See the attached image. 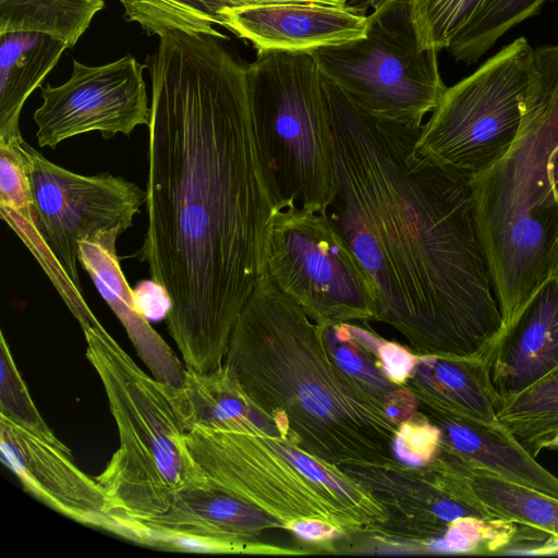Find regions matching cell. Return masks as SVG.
<instances>
[{
	"mask_svg": "<svg viewBox=\"0 0 558 558\" xmlns=\"http://www.w3.org/2000/svg\"><path fill=\"white\" fill-rule=\"evenodd\" d=\"M150 58L147 230L138 258L168 293L184 367L219 369L266 274L282 210L252 114L246 64L211 34L170 31Z\"/></svg>",
	"mask_w": 558,
	"mask_h": 558,
	"instance_id": "cell-1",
	"label": "cell"
},
{
	"mask_svg": "<svg viewBox=\"0 0 558 558\" xmlns=\"http://www.w3.org/2000/svg\"><path fill=\"white\" fill-rule=\"evenodd\" d=\"M323 81L338 175L327 214L375 284L376 320L423 356L489 361L502 317L471 175L418 162L422 128L378 119Z\"/></svg>",
	"mask_w": 558,
	"mask_h": 558,
	"instance_id": "cell-2",
	"label": "cell"
},
{
	"mask_svg": "<svg viewBox=\"0 0 558 558\" xmlns=\"http://www.w3.org/2000/svg\"><path fill=\"white\" fill-rule=\"evenodd\" d=\"M223 365L288 445L332 468H389L400 424L383 393L337 363L324 326L265 274L232 330Z\"/></svg>",
	"mask_w": 558,
	"mask_h": 558,
	"instance_id": "cell-3",
	"label": "cell"
},
{
	"mask_svg": "<svg viewBox=\"0 0 558 558\" xmlns=\"http://www.w3.org/2000/svg\"><path fill=\"white\" fill-rule=\"evenodd\" d=\"M558 45L533 50L518 136L507 154L471 175L473 211L495 295L509 325L558 274Z\"/></svg>",
	"mask_w": 558,
	"mask_h": 558,
	"instance_id": "cell-4",
	"label": "cell"
},
{
	"mask_svg": "<svg viewBox=\"0 0 558 558\" xmlns=\"http://www.w3.org/2000/svg\"><path fill=\"white\" fill-rule=\"evenodd\" d=\"M83 332L119 436V448L95 478L113 514H162L180 490L207 481L185 441L177 386L146 374L99 322Z\"/></svg>",
	"mask_w": 558,
	"mask_h": 558,
	"instance_id": "cell-5",
	"label": "cell"
},
{
	"mask_svg": "<svg viewBox=\"0 0 558 558\" xmlns=\"http://www.w3.org/2000/svg\"><path fill=\"white\" fill-rule=\"evenodd\" d=\"M255 132L282 208L328 213L338 190L319 69L308 52L268 51L246 64Z\"/></svg>",
	"mask_w": 558,
	"mask_h": 558,
	"instance_id": "cell-6",
	"label": "cell"
},
{
	"mask_svg": "<svg viewBox=\"0 0 558 558\" xmlns=\"http://www.w3.org/2000/svg\"><path fill=\"white\" fill-rule=\"evenodd\" d=\"M324 78L369 114L418 130L447 86L438 51L418 48L410 0H383L365 36L311 52Z\"/></svg>",
	"mask_w": 558,
	"mask_h": 558,
	"instance_id": "cell-7",
	"label": "cell"
},
{
	"mask_svg": "<svg viewBox=\"0 0 558 558\" xmlns=\"http://www.w3.org/2000/svg\"><path fill=\"white\" fill-rule=\"evenodd\" d=\"M187 448L213 485L262 510L281 527L317 519L342 532H360L388 521L383 506L348 498L302 472L264 432H186Z\"/></svg>",
	"mask_w": 558,
	"mask_h": 558,
	"instance_id": "cell-8",
	"label": "cell"
},
{
	"mask_svg": "<svg viewBox=\"0 0 558 558\" xmlns=\"http://www.w3.org/2000/svg\"><path fill=\"white\" fill-rule=\"evenodd\" d=\"M533 50L519 37L447 87L422 125L411 156L469 175L504 157L520 131Z\"/></svg>",
	"mask_w": 558,
	"mask_h": 558,
	"instance_id": "cell-9",
	"label": "cell"
},
{
	"mask_svg": "<svg viewBox=\"0 0 558 558\" xmlns=\"http://www.w3.org/2000/svg\"><path fill=\"white\" fill-rule=\"evenodd\" d=\"M266 274L319 326L376 320V288L327 213L299 206L272 223Z\"/></svg>",
	"mask_w": 558,
	"mask_h": 558,
	"instance_id": "cell-10",
	"label": "cell"
},
{
	"mask_svg": "<svg viewBox=\"0 0 558 558\" xmlns=\"http://www.w3.org/2000/svg\"><path fill=\"white\" fill-rule=\"evenodd\" d=\"M27 174L41 233L82 292L80 243L101 232L121 235L133 225L146 191L110 173L82 175L49 161L26 142Z\"/></svg>",
	"mask_w": 558,
	"mask_h": 558,
	"instance_id": "cell-11",
	"label": "cell"
},
{
	"mask_svg": "<svg viewBox=\"0 0 558 558\" xmlns=\"http://www.w3.org/2000/svg\"><path fill=\"white\" fill-rule=\"evenodd\" d=\"M144 68L131 54L98 66L73 60L65 83L41 87L43 104L33 116L39 146L54 148L92 131H99L105 138L119 133L129 136L137 125H148Z\"/></svg>",
	"mask_w": 558,
	"mask_h": 558,
	"instance_id": "cell-12",
	"label": "cell"
},
{
	"mask_svg": "<svg viewBox=\"0 0 558 558\" xmlns=\"http://www.w3.org/2000/svg\"><path fill=\"white\" fill-rule=\"evenodd\" d=\"M131 539L153 546L161 537L193 539L202 553H280L250 539L280 523L208 481L180 490L162 514L124 519Z\"/></svg>",
	"mask_w": 558,
	"mask_h": 558,
	"instance_id": "cell-13",
	"label": "cell"
},
{
	"mask_svg": "<svg viewBox=\"0 0 558 558\" xmlns=\"http://www.w3.org/2000/svg\"><path fill=\"white\" fill-rule=\"evenodd\" d=\"M2 463L33 497L83 524L117 534L111 504L97 480L63 450L0 415Z\"/></svg>",
	"mask_w": 558,
	"mask_h": 558,
	"instance_id": "cell-14",
	"label": "cell"
},
{
	"mask_svg": "<svg viewBox=\"0 0 558 558\" xmlns=\"http://www.w3.org/2000/svg\"><path fill=\"white\" fill-rule=\"evenodd\" d=\"M221 26L252 44L257 53L308 52L365 36L367 15L342 7L277 3L227 9Z\"/></svg>",
	"mask_w": 558,
	"mask_h": 558,
	"instance_id": "cell-15",
	"label": "cell"
},
{
	"mask_svg": "<svg viewBox=\"0 0 558 558\" xmlns=\"http://www.w3.org/2000/svg\"><path fill=\"white\" fill-rule=\"evenodd\" d=\"M558 366V274L500 331L489 359L499 400L526 389Z\"/></svg>",
	"mask_w": 558,
	"mask_h": 558,
	"instance_id": "cell-16",
	"label": "cell"
},
{
	"mask_svg": "<svg viewBox=\"0 0 558 558\" xmlns=\"http://www.w3.org/2000/svg\"><path fill=\"white\" fill-rule=\"evenodd\" d=\"M120 235L101 232L80 243L78 262L123 325L133 347L151 375L162 383L182 386L185 367L173 350L138 311L117 255Z\"/></svg>",
	"mask_w": 558,
	"mask_h": 558,
	"instance_id": "cell-17",
	"label": "cell"
},
{
	"mask_svg": "<svg viewBox=\"0 0 558 558\" xmlns=\"http://www.w3.org/2000/svg\"><path fill=\"white\" fill-rule=\"evenodd\" d=\"M25 141L0 140V213L37 259L82 329L98 322L39 228L27 174Z\"/></svg>",
	"mask_w": 558,
	"mask_h": 558,
	"instance_id": "cell-18",
	"label": "cell"
},
{
	"mask_svg": "<svg viewBox=\"0 0 558 558\" xmlns=\"http://www.w3.org/2000/svg\"><path fill=\"white\" fill-rule=\"evenodd\" d=\"M420 393L442 418L487 427L499 426V397L489 362L481 359L422 356L418 359Z\"/></svg>",
	"mask_w": 558,
	"mask_h": 558,
	"instance_id": "cell-19",
	"label": "cell"
},
{
	"mask_svg": "<svg viewBox=\"0 0 558 558\" xmlns=\"http://www.w3.org/2000/svg\"><path fill=\"white\" fill-rule=\"evenodd\" d=\"M445 449L469 466L558 498V477L541 465L506 429L438 417Z\"/></svg>",
	"mask_w": 558,
	"mask_h": 558,
	"instance_id": "cell-20",
	"label": "cell"
},
{
	"mask_svg": "<svg viewBox=\"0 0 558 558\" xmlns=\"http://www.w3.org/2000/svg\"><path fill=\"white\" fill-rule=\"evenodd\" d=\"M453 494L488 520H504L558 539V498L472 468L447 451Z\"/></svg>",
	"mask_w": 558,
	"mask_h": 558,
	"instance_id": "cell-21",
	"label": "cell"
},
{
	"mask_svg": "<svg viewBox=\"0 0 558 558\" xmlns=\"http://www.w3.org/2000/svg\"><path fill=\"white\" fill-rule=\"evenodd\" d=\"M66 48L65 43L44 33L0 34V140L22 137V108Z\"/></svg>",
	"mask_w": 558,
	"mask_h": 558,
	"instance_id": "cell-22",
	"label": "cell"
},
{
	"mask_svg": "<svg viewBox=\"0 0 558 558\" xmlns=\"http://www.w3.org/2000/svg\"><path fill=\"white\" fill-rule=\"evenodd\" d=\"M178 401L186 432L199 427L210 430L264 432L278 436L275 426L258 413L222 365L208 374L185 371Z\"/></svg>",
	"mask_w": 558,
	"mask_h": 558,
	"instance_id": "cell-23",
	"label": "cell"
},
{
	"mask_svg": "<svg viewBox=\"0 0 558 558\" xmlns=\"http://www.w3.org/2000/svg\"><path fill=\"white\" fill-rule=\"evenodd\" d=\"M128 21L159 37L170 31L228 37L214 28L221 25L220 12L250 5L306 3L341 7L348 0H120Z\"/></svg>",
	"mask_w": 558,
	"mask_h": 558,
	"instance_id": "cell-24",
	"label": "cell"
},
{
	"mask_svg": "<svg viewBox=\"0 0 558 558\" xmlns=\"http://www.w3.org/2000/svg\"><path fill=\"white\" fill-rule=\"evenodd\" d=\"M105 0H0V34L37 32L73 47Z\"/></svg>",
	"mask_w": 558,
	"mask_h": 558,
	"instance_id": "cell-25",
	"label": "cell"
},
{
	"mask_svg": "<svg viewBox=\"0 0 558 558\" xmlns=\"http://www.w3.org/2000/svg\"><path fill=\"white\" fill-rule=\"evenodd\" d=\"M497 420L536 458L558 432V366L519 393L500 399Z\"/></svg>",
	"mask_w": 558,
	"mask_h": 558,
	"instance_id": "cell-26",
	"label": "cell"
},
{
	"mask_svg": "<svg viewBox=\"0 0 558 558\" xmlns=\"http://www.w3.org/2000/svg\"><path fill=\"white\" fill-rule=\"evenodd\" d=\"M549 1L553 0H485L448 51L456 61L475 63L509 29L538 14Z\"/></svg>",
	"mask_w": 558,
	"mask_h": 558,
	"instance_id": "cell-27",
	"label": "cell"
},
{
	"mask_svg": "<svg viewBox=\"0 0 558 558\" xmlns=\"http://www.w3.org/2000/svg\"><path fill=\"white\" fill-rule=\"evenodd\" d=\"M485 0H410L418 48L448 49L473 20Z\"/></svg>",
	"mask_w": 558,
	"mask_h": 558,
	"instance_id": "cell-28",
	"label": "cell"
},
{
	"mask_svg": "<svg viewBox=\"0 0 558 558\" xmlns=\"http://www.w3.org/2000/svg\"><path fill=\"white\" fill-rule=\"evenodd\" d=\"M0 415L15 422L52 445L71 451L53 434L36 408L17 369L3 332H1L0 340Z\"/></svg>",
	"mask_w": 558,
	"mask_h": 558,
	"instance_id": "cell-29",
	"label": "cell"
},
{
	"mask_svg": "<svg viewBox=\"0 0 558 558\" xmlns=\"http://www.w3.org/2000/svg\"><path fill=\"white\" fill-rule=\"evenodd\" d=\"M441 432L426 421L403 422L395 437L393 450L398 458L409 464L429 462L440 446Z\"/></svg>",
	"mask_w": 558,
	"mask_h": 558,
	"instance_id": "cell-30",
	"label": "cell"
},
{
	"mask_svg": "<svg viewBox=\"0 0 558 558\" xmlns=\"http://www.w3.org/2000/svg\"><path fill=\"white\" fill-rule=\"evenodd\" d=\"M377 356L388 379L397 385L407 381L420 359L400 344L386 341L380 344Z\"/></svg>",
	"mask_w": 558,
	"mask_h": 558,
	"instance_id": "cell-31",
	"label": "cell"
},
{
	"mask_svg": "<svg viewBox=\"0 0 558 558\" xmlns=\"http://www.w3.org/2000/svg\"><path fill=\"white\" fill-rule=\"evenodd\" d=\"M138 311L148 318H166L170 300L166 290L153 281H143L133 290Z\"/></svg>",
	"mask_w": 558,
	"mask_h": 558,
	"instance_id": "cell-32",
	"label": "cell"
},
{
	"mask_svg": "<svg viewBox=\"0 0 558 558\" xmlns=\"http://www.w3.org/2000/svg\"><path fill=\"white\" fill-rule=\"evenodd\" d=\"M288 530H291L299 537L312 542L329 541L342 532L336 525L317 519L293 521L289 524Z\"/></svg>",
	"mask_w": 558,
	"mask_h": 558,
	"instance_id": "cell-33",
	"label": "cell"
},
{
	"mask_svg": "<svg viewBox=\"0 0 558 558\" xmlns=\"http://www.w3.org/2000/svg\"><path fill=\"white\" fill-rule=\"evenodd\" d=\"M384 408L386 415L401 425L414 414L415 399L409 390L396 388L385 397Z\"/></svg>",
	"mask_w": 558,
	"mask_h": 558,
	"instance_id": "cell-34",
	"label": "cell"
},
{
	"mask_svg": "<svg viewBox=\"0 0 558 558\" xmlns=\"http://www.w3.org/2000/svg\"><path fill=\"white\" fill-rule=\"evenodd\" d=\"M383 0H349L348 4L365 13L367 9L375 8Z\"/></svg>",
	"mask_w": 558,
	"mask_h": 558,
	"instance_id": "cell-35",
	"label": "cell"
},
{
	"mask_svg": "<svg viewBox=\"0 0 558 558\" xmlns=\"http://www.w3.org/2000/svg\"><path fill=\"white\" fill-rule=\"evenodd\" d=\"M550 171L553 185L558 193V146L550 158Z\"/></svg>",
	"mask_w": 558,
	"mask_h": 558,
	"instance_id": "cell-36",
	"label": "cell"
},
{
	"mask_svg": "<svg viewBox=\"0 0 558 558\" xmlns=\"http://www.w3.org/2000/svg\"><path fill=\"white\" fill-rule=\"evenodd\" d=\"M558 449V432L544 446V449Z\"/></svg>",
	"mask_w": 558,
	"mask_h": 558,
	"instance_id": "cell-37",
	"label": "cell"
}]
</instances>
